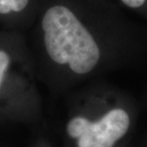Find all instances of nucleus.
Returning a JSON list of instances; mask_svg holds the SVG:
<instances>
[{"instance_id":"obj_1","label":"nucleus","mask_w":147,"mask_h":147,"mask_svg":"<svg viewBox=\"0 0 147 147\" xmlns=\"http://www.w3.org/2000/svg\"><path fill=\"white\" fill-rule=\"evenodd\" d=\"M47 54L55 63L67 64L74 73L91 72L100 57L99 49L88 30L65 6H53L42 18Z\"/></svg>"},{"instance_id":"obj_2","label":"nucleus","mask_w":147,"mask_h":147,"mask_svg":"<svg viewBox=\"0 0 147 147\" xmlns=\"http://www.w3.org/2000/svg\"><path fill=\"white\" fill-rule=\"evenodd\" d=\"M130 125L128 114L114 109L96 121L76 117L67 124V133L78 140V147H112L124 136Z\"/></svg>"},{"instance_id":"obj_3","label":"nucleus","mask_w":147,"mask_h":147,"mask_svg":"<svg viewBox=\"0 0 147 147\" xmlns=\"http://www.w3.org/2000/svg\"><path fill=\"white\" fill-rule=\"evenodd\" d=\"M30 0H0V14L20 13L29 5Z\"/></svg>"},{"instance_id":"obj_4","label":"nucleus","mask_w":147,"mask_h":147,"mask_svg":"<svg viewBox=\"0 0 147 147\" xmlns=\"http://www.w3.org/2000/svg\"><path fill=\"white\" fill-rule=\"evenodd\" d=\"M9 65H10V57L7 52L0 49V86L7 73Z\"/></svg>"},{"instance_id":"obj_5","label":"nucleus","mask_w":147,"mask_h":147,"mask_svg":"<svg viewBox=\"0 0 147 147\" xmlns=\"http://www.w3.org/2000/svg\"><path fill=\"white\" fill-rule=\"evenodd\" d=\"M121 1L124 3L126 6H128V7L138 8L144 4L146 0H121Z\"/></svg>"}]
</instances>
